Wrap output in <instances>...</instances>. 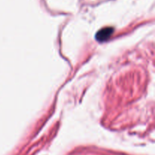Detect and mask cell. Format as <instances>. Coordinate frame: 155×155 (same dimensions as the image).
I'll use <instances>...</instances> for the list:
<instances>
[{"label":"cell","mask_w":155,"mask_h":155,"mask_svg":"<svg viewBox=\"0 0 155 155\" xmlns=\"http://www.w3.org/2000/svg\"><path fill=\"white\" fill-rule=\"evenodd\" d=\"M113 31L114 29L112 28V27H105V28L101 29V30H100L97 33L96 39L98 40V41L103 42V41L107 40L110 36H111Z\"/></svg>","instance_id":"cell-1"}]
</instances>
